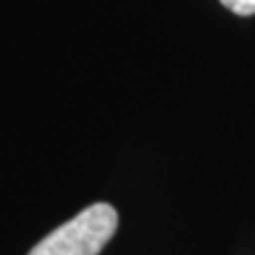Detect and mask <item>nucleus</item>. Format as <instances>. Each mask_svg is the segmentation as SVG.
Masks as SVG:
<instances>
[{
    "label": "nucleus",
    "instance_id": "obj_1",
    "mask_svg": "<svg viewBox=\"0 0 255 255\" xmlns=\"http://www.w3.org/2000/svg\"><path fill=\"white\" fill-rule=\"evenodd\" d=\"M117 211L107 202L90 204L51 234L28 255H98L117 230Z\"/></svg>",
    "mask_w": 255,
    "mask_h": 255
},
{
    "label": "nucleus",
    "instance_id": "obj_2",
    "mask_svg": "<svg viewBox=\"0 0 255 255\" xmlns=\"http://www.w3.org/2000/svg\"><path fill=\"white\" fill-rule=\"evenodd\" d=\"M219 2L232 13L241 15V17L255 15V0H219Z\"/></svg>",
    "mask_w": 255,
    "mask_h": 255
}]
</instances>
